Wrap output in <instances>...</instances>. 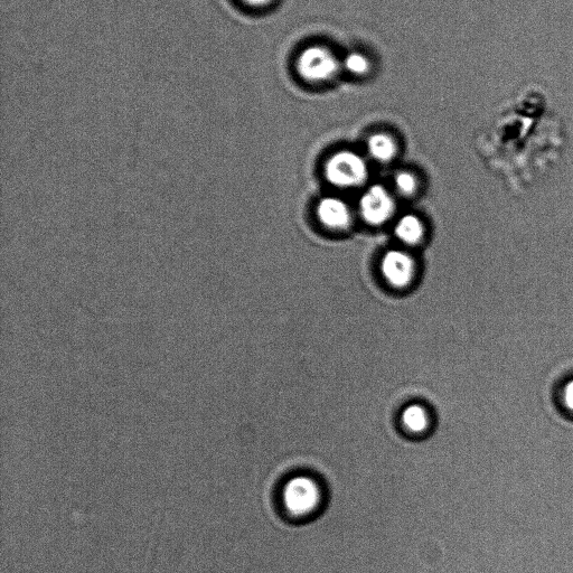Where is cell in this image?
I'll use <instances>...</instances> for the list:
<instances>
[{"label":"cell","mask_w":573,"mask_h":573,"mask_svg":"<svg viewBox=\"0 0 573 573\" xmlns=\"http://www.w3.org/2000/svg\"><path fill=\"white\" fill-rule=\"evenodd\" d=\"M299 78L308 83L333 81L342 70V60L322 45H311L297 56L295 63Z\"/></svg>","instance_id":"obj_1"},{"label":"cell","mask_w":573,"mask_h":573,"mask_svg":"<svg viewBox=\"0 0 573 573\" xmlns=\"http://www.w3.org/2000/svg\"><path fill=\"white\" fill-rule=\"evenodd\" d=\"M325 176L331 184L344 187L360 186L368 177V166L364 159L349 150H343L328 159Z\"/></svg>","instance_id":"obj_2"},{"label":"cell","mask_w":573,"mask_h":573,"mask_svg":"<svg viewBox=\"0 0 573 573\" xmlns=\"http://www.w3.org/2000/svg\"><path fill=\"white\" fill-rule=\"evenodd\" d=\"M283 500L289 513L296 516L312 514L322 501L321 488L314 479L299 476L287 483Z\"/></svg>","instance_id":"obj_3"},{"label":"cell","mask_w":573,"mask_h":573,"mask_svg":"<svg viewBox=\"0 0 573 573\" xmlns=\"http://www.w3.org/2000/svg\"><path fill=\"white\" fill-rule=\"evenodd\" d=\"M382 276L392 287L405 288L416 274L415 261L408 253L392 250L385 253L381 261Z\"/></svg>","instance_id":"obj_4"},{"label":"cell","mask_w":573,"mask_h":573,"mask_svg":"<svg viewBox=\"0 0 573 573\" xmlns=\"http://www.w3.org/2000/svg\"><path fill=\"white\" fill-rule=\"evenodd\" d=\"M360 211L366 223L381 225L391 219L394 202L387 190L381 186H373L363 194Z\"/></svg>","instance_id":"obj_5"},{"label":"cell","mask_w":573,"mask_h":573,"mask_svg":"<svg viewBox=\"0 0 573 573\" xmlns=\"http://www.w3.org/2000/svg\"><path fill=\"white\" fill-rule=\"evenodd\" d=\"M318 220L325 228L342 231L349 228L351 223V212L349 206L336 197H326L317 205Z\"/></svg>","instance_id":"obj_6"},{"label":"cell","mask_w":573,"mask_h":573,"mask_svg":"<svg viewBox=\"0 0 573 573\" xmlns=\"http://www.w3.org/2000/svg\"><path fill=\"white\" fill-rule=\"evenodd\" d=\"M394 232L400 241L415 246L424 237V224L417 216L408 214L398 221Z\"/></svg>","instance_id":"obj_7"},{"label":"cell","mask_w":573,"mask_h":573,"mask_svg":"<svg viewBox=\"0 0 573 573\" xmlns=\"http://www.w3.org/2000/svg\"><path fill=\"white\" fill-rule=\"evenodd\" d=\"M369 153L374 159L382 163L390 162L397 154V145L393 138L387 134H375L368 142Z\"/></svg>","instance_id":"obj_8"},{"label":"cell","mask_w":573,"mask_h":573,"mask_svg":"<svg viewBox=\"0 0 573 573\" xmlns=\"http://www.w3.org/2000/svg\"><path fill=\"white\" fill-rule=\"evenodd\" d=\"M429 415L424 407L413 405L402 413V424L413 434H422L429 427Z\"/></svg>","instance_id":"obj_9"},{"label":"cell","mask_w":573,"mask_h":573,"mask_svg":"<svg viewBox=\"0 0 573 573\" xmlns=\"http://www.w3.org/2000/svg\"><path fill=\"white\" fill-rule=\"evenodd\" d=\"M342 70L354 78H363L372 70V62L369 56L359 51L347 53L342 60Z\"/></svg>","instance_id":"obj_10"},{"label":"cell","mask_w":573,"mask_h":573,"mask_svg":"<svg viewBox=\"0 0 573 573\" xmlns=\"http://www.w3.org/2000/svg\"><path fill=\"white\" fill-rule=\"evenodd\" d=\"M396 186L400 193L411 195L417 190L416 177L408 172H401L396 177Z\"/></svg>","instance_id":"obj_11"},{"label":"cell","mask_w":573,"mask_h":573,"mask_svg":"<svg viewBox=\"0 0 573 573\" xmlns=\"http://www.w3.org/2000/svg\"><path fill=\"white\" fill-rule=\"evenodd\" d=\"M563 401H565L567 409L573 412V381L569 382L563 390Z\"/></svg>","instance_id":"obj_12"},{"label":"cell","mask_w":573,"mask_h":573,"mask_svg":"<svg viewBox=\"0 0 573 573\" xmlns=\"http://www.w3.org/2000/svg\"><path fill=\"white\" fill-rule=\"evenodd\" d=\"M243 2L253 7H266L274 3V0H243Z\"/></svg>","instance_id":"obj_13"}]
</instances>
